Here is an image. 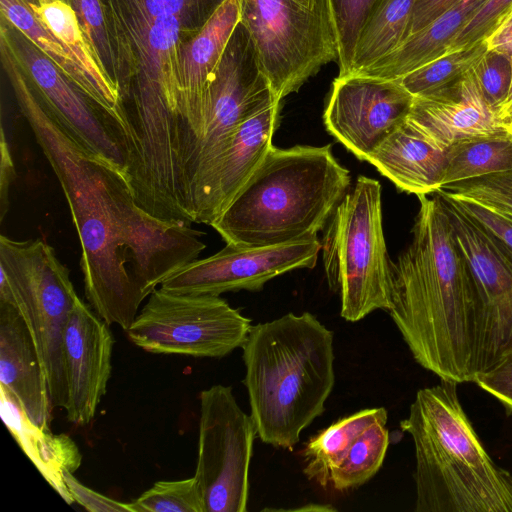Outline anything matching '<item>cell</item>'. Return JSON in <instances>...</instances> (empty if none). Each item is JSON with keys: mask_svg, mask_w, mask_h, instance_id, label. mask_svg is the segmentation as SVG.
Masks as SVG:
<instances>
[{"mask_svg": "<svg viewBox=\"0 0 512 512\" xmlns=\"http://www.w3.org/2000/svg\"><path fill=\"white\" fill-rule=\"evenodd\" d=\"M196 477L205 512H246L249 468L257 436L251 416L238 405L231 386L200 393Z\"/></svg>", "mask_w": 512, "mask_h": 512, "instance_id": "12", "label": "cell"}, {"mask_svg": "<svg viewBox=\"0 0 512 512\" xmlns=\"http://www.w3.org/2000/svg\"><path fill=\"white\" fill-rule=\"evenodd\" d=\"M417 197L412 240L392 262L387 312L423 368L441 380L473 382L480 336L475 282L438 195Z\"/></svg>", "mask_w": 512, "mask_h": 512, "instance_id": "2", "label": "cell"}, {"mask_svg": "<svg viewBox=\"0 0 512 512\" xmlns=\"http://www.w3.org/2000/svg\"><path fill=\"white\" fill-rule=\"evenodd\" d=\"M459 0H418L412 15L409 35L426 27Z\"/></svg>", "mask_w": 512, "mask_h": 512, "instance_id": "40", "label": "cell"}, {"mask_svg": "<svg viewBox=\"0 0 512 512\" xmlns=\"http://www.w3.org/2000/svg\"><path fill=\"white\" fill-rule=\"evenodd\" d=\"M0 386L36 425L50 430L54 406L37 350L19 310L7 302H0Z\"/></svg>", "mask_w": 512, "mask_h": 512, "instance_id": "21", "label": "cell"}, {"mask_svg": "<svg viewBox=\"0 0 512 512\" xmlns=\"http://www.w3.org/2000/svg\"><path fill=\"white\" fill-rule=\"evenodd\" d=\"M413 96L397 81L337 76L323 114L325 127L359 160L370 155L405 121Z\"/></svg>", "mask_w": 512, "mask_h": 512, "instance_id": "16", "label": "cell"}, {"mask_svg": "<svg viewBox=\"0 0 512 512\" xmlns=\"http://www.w3.org/2000/svg\"><path fill=\"white\" fill-rule=\"evenodd\" d=\"M485 1L459 0L426 27L409 35L392 52L353 74L398 80L441 57Z\"/></svg>", "mask_w": 512, "mask_h": 512, "instance_id": "24", "label": "cell"}, {"mask_svg": "<svg viewBox=\"0 0 512 512\" xmlns=\"http://www.w3.org/2000/svg\"><path fill=\"white\" fill-rule=\"evenodd\" d=\"M133 512H205L204 499L195 476L160 480L131 502Z\"/></svg>", "mask_w": 512, "mask_h": 512, "instance_id": "31", "label": "cell"}, {"mask_svg": "<svg viewBox=\"0 0 512 512\" xmlns=\"http://www.w3.org/2000/svg\"><path fill=\"white\" fill-rule=\"evenodd\" d=\"M487 49L512 57V9L484 39Z\"/></svg>", "mask_w": 512, "mask_h": 512, "instance_id": "41", "label": "cell"}, {"mask_svg": "<svg viewBox=\"0 0 512 512\" xmlns=\"http://www.w3.org/2000/svg\"><path fill=\"white\" fill-rule=\"evenodd\" d=\"M512 171V131L464 140L445 152L441 187Z\"/></svg>", "mask_w": 512, "mask_h": 512, "instance_id": "26", "label": "cell"}, {"mask_svg": "<svg viewBox=\"0 0 512 512\" xmlns=\"http://www.w3.org/2000/svg\"><path fill=\"white\" fill-rule=\"evenodd\" d=\"M367 161L400 191L418 196L441 188L445 152L424 140L405 122Z\"/></svg>", "mask_w": 512, "mask_h": 512, "instance_id": "23", "label": "cell"}, {"mask_svg": "<svg viewBox=\"0 0 512 512\" xmlns=\"http://www.w3.org/2000/svg\"><path fill=\"white\" fill-rule=\"evenodd\" d=\"M485 41L434 59L397 81L413 96H419L453 82L468 72L485 53Z\"/></svg>", "mask_w": 512, "mask_h": 512, "instance_id": "29", "label": "cell"}, {"mask_svg": "<svg viewBox=\"0 0 512 512\" xmlns=\"http://www.w3.org/2000/svg\"><path fill=\"white\" fill-rule=\"evenodd\" d=\"M299 2H301L302 4L306 5V6H309V7H313L315 6L320 0H298Z\"/></svg>", "mask_w": 512, "mask_h": 512, "instance_id": "44", "label": "cell"}, {"mask_svg": "<svg viewBox=\"0 0 512 512\" xmlns=\"http://www.w3.org/2000/svg\"><path fill=\"white\" fill-rule=\"evenodd\" d=\"M329 288L342 318L357 322L390 307L391 266L382 226L381 185L359 176L325 227L321 241Z\"/></svg>", "mask_w": 512, "mask_h": 512, "instance_id": "7", "label": "cell"}, {"mask_svg": "<svg viewBox=\"0 0 512 512\" xmlns=\"http://www.w3.org/2000/svg\"><path fill=\"white\" fill-rule=\"evenodd\" d=\"M0 154V220L2 222L9 208L10 188L16 178L15 165L3 126L1 127Z\"/></svg>", "mask_w": 512, "mask_h": 512, "instance_id": "39", "label": "cell"}, {"mask_svg": "<svg viewBox=\"0 0 512 512\" xmlns=\"http://www.w3.org/2000/svg\"><path fill=\"white\" fill-rule=\"evenodd\" d=\"M457 384L442 380L418 390L400 422L415 448V511L512 512V473L484 449Z\"/></svg>", "mask_w": 512, "mask_h": 512, "instance_id": "6", "label": "cell"}, {"mask_svg": "<svg viewBox=\"0 0 512 512\" xmlns=\"http://www.w3.org/2000/svg\"><path fill=\"white\" fill-rule=\"evenodd\" d=\"M278 101L261 68L249 32L239 21L208 89L206 124L189 179L188 207L193 223H196L209 178L239 127Z\"/></svg>", "mask_w": 512, "mask_h": 512, "instance_id": "10", "label": "cell"}, {"mask_svg": "<svg viewBox=\"0 0 512 512\" xmlns=\"http://www.w3.org/2000/svg\"><path fill=\"white\" fill-rule=\"evenodd\" d=\"M405 123L444 152L464 140L509 131L485 99L472 68L449 84L413 97Z\"/></svg>", "mask_w": 512, "mask_h": 512, "instance_id": "19", "label": "cell"}, {"mask_svg": "<svg viewBox=\"0 0 512 512\" xmlns=\"http://www.w3.org/2000/svg\"><path fill=\"white\" fill-rule=\"evenodd\" d=\"M1 64L19 111L64 192L80 245L85 297L127 330L141 303L206 248L192 223L158 219L135 201L125 175L79 144L35 92L5 46Z\"/></svg>", "mask_w": 512, "mask_h": 512, "instance_id": "1", "label": "cell"}, {"mask_svg": "<svg viewBox=\"0 0 512 512\" xmlns=\"http://www.w3.org/2000/svg\"><path fill=\"white\" fill-rule=\"evenodd\" d=\"M320 251L318 238L252 248L226 244L217 253L177 270L160 287L180 294L216 296L239 290L258 291L281 274L314 268Z\"/></svg>", "mask_w": 512, "mask_h": 512, "instance_id": "17", "label": "cell"}, {"mask_svg": "<svg viewBox=\"0 0 512 512\" xmlns=\"http://www.w3.org/2000/svg\"><path fill=\"white\" fill-rule=\"evenodd\" d=\"M0 413L11 435L45 480L67 504H72L63 475L67 471L74 473L81 466L82 456L76 443L66 434H53L36 425L2 386Z\"/></svg>", "mask_w": 512, "mask_h": 512, "instance_id": "22", "label": "cell"}, {"mask_svg": "<svg viewBox=\"0 0 512 512\" xmlns=\"http://www.w3.org/2000/svg\"><path fill=\"white\" fill-rule=\"evenodd\" d=\"M351 176L331 144L271 146L263 161L211 225L236 247L317 238L350 190Z\"/></svg>", "mask_w": 512, "mask_h": 512, "instance_id": "5", "label": "cell"}, {"mask_svg": "<svg viewBox=\"0 0 512 512\" xmlns=\"http://www.w3.org/2000/svg\"><path fill=\"white\" fill-rule=\"evenodd\" d=\"M472 71L485 99L498 112L510 88L512 76L510 57L487 49L473 65Z\"/></svg>", "mask_w": 512, "mask_h": 512, "instance_id": "34", "label": "cell"}, {"mask_svg": "<svg viewBox=\"0 0 512 512\" xmlns=\"http://www.w3.org/2000/svg\"><path fill=\"white\" fill-rule=\"evenodd\" d=\"M454 201L464 212L482 224L486 229L512 249L511 216L492 211L479 204L466 201Z\"/></svg>", "mask_w": 512, "mask_h": 512, "instance_id": "38", "label": "cell"}, {"mask_svg": "<svg viewBox=\"0 0 512 512\" xmlns=\"http://www.w3.org/2000/svg\"><path fill=\"white\" fill-rule=\"evenodd\" d=\"M474 383L512 412V359L475 376Z\"/></svg>", "mask_w": 512, "mask_h": 512, "instance_id": "37", "label": "cell"}, {"mask_svg": "<svg viewBox=\"0 0 512 512\" xmlns=\"http://www.w3.org/2000/svg\"><path fill=\"white\" fill-rule=\"evenodd\" d=\"M63 1L75 11L82 31L98 63L116 84L117 65L100 0Z\"/></svg>", "mask_w": 512, "mask_h": 512, "instance_id": "33", "label": "cell"}, {"mask_svg": "<svg viewBox=\"0 0 512 512\" xmlns=\"http://www.w3.org/2000/svg\"><path fill=\"white\" fill-rule=\"evenodd\" d=\"M387 418L365 429L351 444L344 457L330 472V485L338 491L360 487L381 468L388 446Z\"/></svg>", "mask_w": 512, "mask_h": 512, "instance_id": "28", "label": "cell"}, {"mask_svg": "<svg viewBox=\"0 0 512 512\" xmlns=\"http://www.w3.org/2000/svg\"><path fill=\"white\" fill-rule=\"evenodd\" d=\"M511 66H512V57ZM498 119L500 123L509 131H512V76L511 83L507 98L503 102V104L498 109Z\"/></svg>", "mask_w": 512, "mask_h": 512, "instance_id": "42", "label": "cell"}, {"mask_svg": "<svg viewBox=\"0 0 512 512\" xmlns=\"http://www.w3.org/2000/svg\"><path fill=\"white\" fill-rule=\"evenodd\" d=\"M109 326L80 297L63 332L67 419L78 426L90 423L106 393L111 375L114 337Z\"/></svg>", "mask_w": 512, "mask_h": 512, "instance_id": "18", "label": "cell"}, {"mask_svg": "<svg viewBox=\"0 0 512 512\" xmlns=\"http://www.w3.org/2000/svg\"><path fill=\"white\" fill-rule=\"evenodd\" d=\"M63 479L73 502L89 512H133L131 503L117 501L88 488L72 472H65Z\"/></svg>", "mask_w": 512, "mask_h": 512, "instance_id": "36", "label": "cell"}, {"mask_svg": "<svg viewBox=\"0 0 512 512\" xmlns=\"http://www.w3.org/2000/svg\"><path fill=\"white\" fill-rule=\"evenodd\" d=\"M2 18L123 127L117 85L98 63L75 11L63 0H0Z\"/></svg>", "mask_w": 512, "mask_h": 512, "instance_id": "15", "label": "cell"}, {"mask_svg": "<svg viewBox=\"0 0 512 512\" xmlns=\"http://www.w3.org/2000/svg\"><path fill=\"white\" fill-rule=\"evenodd\" d=\"M251 319L216 295L156 288L126 330L137 347L153 354L222 358L242 348Z\"/></svg>", "mask_w": 512, "mask_h": 512, "instance_id": "11", "label": "cell"}, {"mask_svg": "<svg viewBox=\"0 0 512 512\" xmlns=\"http://www.w3.org/2000/svg\"><path fill=\"white\" fill-rule=\"evenodd\" d=\"M225 0H100L117 65L116 85L132 162L149 172L177 163L181 45Z\"/></svg>", "mask_w": 512, "mask_h": 512, "instance_id": "3", "label": "cell"}, {"mask_svg": "<svg viewBox=\"0 0 512 512\" xmlns=\"http://www.w3.org/2000/svg\"><path fill=\"white\" fill-rule=\"evenodd\" d=\"M0 300L14 305L33 339L54 407L66 405L62 340L79 297L69 269L41 238L0 236Z\"/></svg>", "mask_w": 512, "mask_h": 512, "instance_id": "8", "label": "cell"}, {"mask_svg": "<svg viewBox=\"0 0 512 512\" xmlns=\"http://www.w3.org/2000/svg\"><path fill=\"white\" fill-rule=\"evenodd\" d=\"M511 9L512 0H486L456 35L446 54L484 41Z\"/></svg>", "mask_w": 512, "mask_h": 512, "instance_id": "35", "label": "cell"}, {"mask_svg": "<svg viewBox=\"0 0 512 512\" xmlns=\"http://www.w3.org/2000/svg\"><path fill=\"white\" fill-rule=\"evenodd\" d=\"M417 1H381L360 33L348 74L370 66L396 49L408 37Z\"/></svg>", "mask_w": 512, "mask_h": 512, "instance_id": "27", "label": "cell"}, {"mask_svg": "<svg viewBox=\"0 0 512 512\" xmlns=\"http://www.w3.org/2000/svg\"><path fill=\"white\" fill-rule=\"evenodd\" d=\"M269 510H282V511H335L336 509L330 505L321 504H308L304 507L290 508V509H269Z\"/></svg>", "mask_w": 512, "mask_h": 512, "instance_id": "43", "label": "cell"}, {"mask_svg": "<svg viewBox=\"0 0 512 512\" xmlns=\"http://www.w3.org/2000/svg\"><path fill=\"white\" fill-rule=\"evenodd\" d=\"M382 0H328L335 29L339 74H348L360 33Z\"/></svg>", "mask_w": 512, "mask_h": 512, "instance_id": "30", "label": "cell"}, {"mask_svg": "<svg viewBox=\"0 0 512 512\" xmlns=\"http://www.w3.org/2000/svg\"><path fill=\"white\" fill-rule=\"evenodd\" d=\"M240 22L279 101L338 59L328 0L313 7L298 0H241Z\"/></svg>", "mask_w": 512, "mask_h": 512, "instance_id": "9", "label": "cell"}, {"mask_svg": "<svg viewBox=\"0 0 512 512\" xmlns=\"http://www.w3.org/2000/svg\"><path fill=\"white\" fill-rule=\"evenodd\" d=\"M0 40L6 44L39 98L65 130L88 151L116 167L126 177L128 142L122 125L2 17Z\"/></svg>", "mask_w": 512, "mask_h": 512, "instance_id": "13", "label": "cell"}, {"mask_svg": "<svg viewBox=\"0 0 512 512\" xmlns=\"http://www.w3.org/2000/svg\"><path fill=\"white\" fill-rule=\"evenodd\" d=\"M333 335L310 312L251 327L242 346L243 382L262 442L292 450L324 412L335 383Z\"/></svg>", "mask_w": 512, "mask_h": 512, "instance_id": "4", "label": "cell"}, {"mask_svg": "<svg viewBox=\"0 0 512 512\" xmlns=\"http://www.w3.org/2000/svg\"><path fill=\"white\" fill-rule=\"evenodd\" d=\"M435 194L448 214L479 298L477 375L512 359V249L454 200Z\"/></svg>", "mask_w": 512, "mask_h": 512, "instance_id": "14", "label": "cell"}, {"mask_svg": "<svg viewBox=\"0 0 512 512\" xmlns=\"http://www.w3.org/2000/svg\"><path fill=\"white\" fill-rule=\"evenodd\" d=\"M388 418L384 407L360 410L321 430L305 444L303 472L323 488L330 484V472L344 457L354 440L374 422Z\"/></svg>", "mask_w": 512, "mask_h": 512, "instance_id": "25", "label": "cell"}, {"mask_svg": "<svg viewBox=\"0 0 512 512\" xmlns=\"http://www.w3.org/2000/svg\"><path fill=\"white\" fill-rule=\"evenodd\" d=\"M435 193L512 217V171L450 184Z\"/></svg>", "mask_w": 512, "mask_h": 512, "instance_id": "32", "label": "cell"}, {"mask_svg": "<svg viewBox=\"0 0 512 512\" xmlns=\"http://www.w3.org/2000/svg\"><path fill=\"white\" fill-rule=\"evenodd\" d=\"M280 102L259 111L239 127L209 178L196 223L211 226L263 161L279 123Z\"/></svg>", "mask_w": 512, "mask_h": 512, "instance_id": "20", "label": "cell"}]
</instances>
